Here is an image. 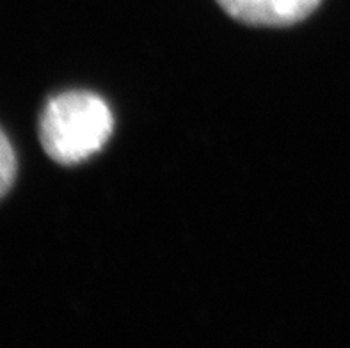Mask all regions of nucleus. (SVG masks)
<instances>
[{
	"mask_svg": "<svg viewBox=\"0 0 350 348\" xmlns=\"http://www.w3.org/2000/svg\"><path fill=\"white\" fill-rule=\"evenodd\" d=\"M114 130V118L102 98L70 91L50 98L40 118L44 153L61 165H75L102 150Z\"/></svg>",
	"mask_w": 350,
	"mask_h": 348,
	"instance_id": "obj_1",
	"label": "nucleus"
},
{
	"mask_svg": "<svg viewBox=\"0 0 350 348\" xmlns=\"http://www.w3.org/2000/svg\"><path fill=\"white\" fill-rule=\"evenodd\" d=\"M322 0H217L231 18L260 27H284L310 16Z\"/></svg>",
	"mask_w": 350,
	"mask_h": 348,
	"instance_id": "obj_2",
	"label": "nucleus"
},
{
	"mask_svg": "<svg viewBox=\"0 0 350 348\" xmlns=\"http://www.w3.org/2000/svg\"><path fill=\"white\" fill-rule=\"evenodd\" d=\"M18 172V160L14 148L0 128V199L8 194Z\"/></svg>",
	"mask_w": 350,
	"mask_h": 348,
	"instance_id": "obj_3",
	"label": "nucleus"
}]
</instances>
